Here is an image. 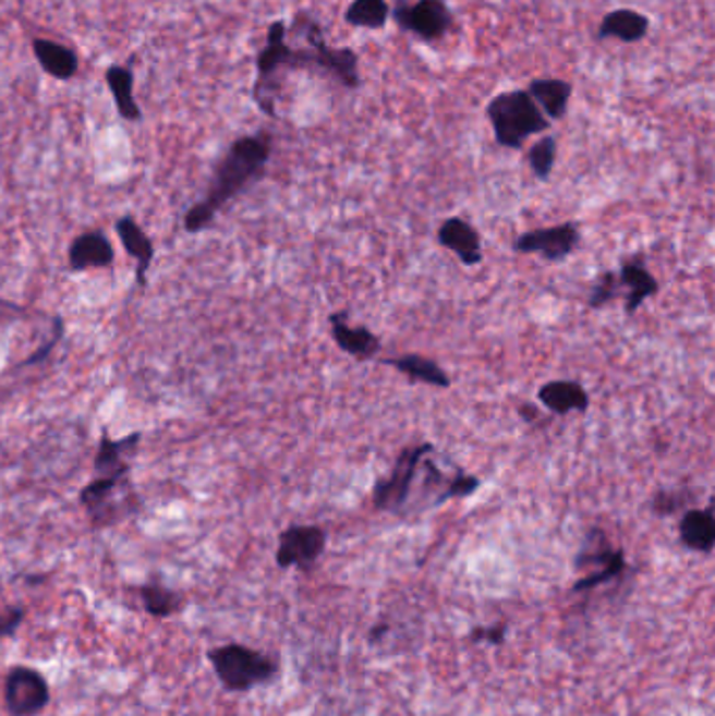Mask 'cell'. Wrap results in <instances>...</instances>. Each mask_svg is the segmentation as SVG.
I'll return each mask as SVG.
<instances>
[{
  "mask_svg": "<svg viewBox=\"0 0 715 716\" xmlns=\"http://www.w3.org/2000/svg\"><path fill=\"white\" fill-rule=\"evenodd\" d=\"M113 245L106 233L88 231L72 241L68 250L70 268L74 272H83L90 268H108L113 263Z\"/></svg>",
  "mask_w": 715,
  "mask_h": 716,
  "instance_id": "obj_17",
  "label": "cell"
},
{
  "mask_svg": "<svg viewBox=\"0 0 715 716\" xmlns=\"http://www.w3.org/2000/svg\"><path fill=\"white\" fill-rule=\"evenodd\" d=\"M116 233L122 241L126 254L131 258H135V263H137L135 275H137L138 286H145L147 270L154 263V243H152V239L147 238V233L141 229V224L131 216L118 218Z\"/></svg>",
  "mask_w": 715,
  "mask_h": 716,
  "instance_id": "obj_22",
  "label": "cell"
},
{
  "mask_svg": "<svg viewBox=\"0 0 715 716\" xmlns=\"http://www.w3.org/2000/svg\"><path fill=\"white\" fill-rule=\"evenodd\" d=\"M575 568L583 570L585 574L573 584V593H587L606 583H613L619 579L626 568V554L617 547H610L605 532L601 529H594L585 536L583 547L579 551Z\"/></svg>",
  "mask_w": 715,
  "mask_h": 716,
  "instance_id": "obj_6",
  "label": "cell"
},
{
  "mask_svg": "<svg viewBox=\"0 0 715 716\" xmlns=\"http://www.w3.org/2000/svg\"><path fill=\"white\" fill-rule=\"evenodd\" d=\"M129 477H95L81 490L83 503L93 526L106 529L120 520V505L116 501V493Z\"/></svg>",
  "mask_w": 715,
  "mask_h": 716,
  "instance_id": "obj_11",
  "label": "cell"
},
{
  "mask_svg": "<svg viewBox=\"0 0 715 716\" xmlns=\"http://www.w3.org/2000/svg\"><path fill=\"white\" fill-rule=\"evenodd\" d=\"M556 154H558V143H556V136H552V134L542 136L537 143L531 145V149L526 154V161L537 181L546 183L550 179L554 163H556Z\"/></svg>",
  "mask_w": 715,
  "mask_h": 716,
  "instance_id": "obj_27",
  "label": "cell"
},
{
  "mask_svg": "<svg viewBox=\"0 0 715 716\" xmlns=\"http://www.w3.org/2000/svg\"><path fill=\"white\" fill-rule=\"evenodd\" d=\"M24 618H26V610L22 606H13V608L0 611V639L15 635L17 629L22 627Z\"/></svg>",
  "mask_w": 715,
  "mask_h": 716,
  "instance_id": "obj_32",
  "label": "cell"
},
{
  "mask_svg": "<svg viewBox=\"0 0 715 716\" xmlns=\"http://www.w3.org/2000/svg\"><path fill=\"white\" fill-rule=\"evenodd\" d=\"M487 120L499 147L521 149L533 134L550 131L552 122L524 88L496 95L487 106Z\"/></svg>",
  "mask_w": 715,
  "mask_h": 716,
  "instance_id": "obj_3",
  "label": "cell"
},
{
  "mask_svg": "<svg viewBox=\"0 0 715 716\" xmlns=\"http://www.w3.org/2000/svg\"><path fill=\"white\" fill-rule=\"evenodd\" d=\"M0 308L13 311V313H24V308H22V306H17V304H11V302H7V300H2V298H0Z\"/></svg>",
  "mask_w": 715,
  "mask_h": 716,
  "instance_id": "obj_35",
  "label": "cell"
},
{
  "mask_svg": "<svg viewBox=\"0 0 715 716\" xmlns=\"http://www.w3.org/2000/svg\"><path fill=\"white\" fill-rule=\"evenodd\" d=\"M51 704L47 679L32 666H13L4 679V706L11 716L40 715Z\"/></svg>",
  "mask_w": 715,
  "mask_h": 716,
  "instance_id": "obj_8",
  "label": "cell"
},
{
  "mask_svg": "<svg viewBox=\"0 0 715 716\" xmlns=\"http://www.w3.org/2000/svg\"><path fill=\"white\" fill-rule=\"evenodd\" d=\"M208 663L220 685L231 693H246L271 683L279 672L276 658L242 643H227L208 652Z\"/></svg>",
  "mask_w": 715,
  "mask_h": 716,
  "instance_id": "obj_4",
  "label": "cell"
},
{
  "mask_svg": "<svg viewBox=\"0 0 715 716\" xmlns=\"http://www.w3.org/2000/svg\"><path fill=\"white\" fill-rule=\"evenodd\" d=\"M678 536L688 551L710 556L715 547L714 505L710 503L705 509H687L678 524Z\"/></svg>",
  "mask_w": 715,
  "mask_h": 716,
  "instance_id": "obj_15",
  "label": "cell"
},
{
  "mask_svg": "<svg viewBox=\"0 0 715 716\" xmlns=\"http://www.w3.org/2000/svg\"><path fill=\"white\" fill-rule=\"evenodd\" d=\"M138 597L143 602V608L152 618H170L183 608V597L177 591L156 581L141 584Z\"/></svg>",
  "mask_w": 715,
  "mask_h": 716,
  "instance_id": "obj_25",
  "label": "cell"
},
{
  "mask_svg": "<svg viewBox=\"0 0 715 716\" xmlns=\"http://www.w3.org/2000/svg\"><path fill=\"white\" fill-rule=\"evenodd\" d=\"M540 402L554 413V415H569V413H585L590 406L587 390L573 379H554L546 381L537 390Z\"/></svg>",
  "mask_w": 715,
  "mask_h": 716,
  "instance_id": "obj_19",
  "label": "cell"
},
{
  "mask_svg": "<svg viewBox=\"0 0 715 716\" xmlns=\"http://www.w3.org/2000/svg\"><path fill=\"white\" fill-rule=\"evenodd\" d=\"M621 293V283L615 270H606L603 272L596 283L592 286V292L587 295V306L590 308H603L606 304H610L617 295Z\"/></svg>",
  "mask_w": 715,
  "mask_h": 716,
  "instance_id": "obj_29",
  "label": "cell"
},
{
  "mask_svg": "<svg viewBox=\"0 0 715 716\" xmlns=\"http://www.w3.org/2000/svg\"><path fill=\"white\" fill-rule=\"evenodd\" d=\"M63 333H65V325H63V318L56 317V320H53V333H51V338H49L45 344L38 345V348H36V350L29 354L26 361H22V363L17 365V369H26V367H34V365H40V363H45V361L49 359V354L56 350L57 344L61 342Z\"/></svg>",
  "mask_w": 715,
  "mask_h": 716,
  "instance_id": "obj_30",
  "label": "cell"
},
{
  "mask_svg": "<svg viewBox=\"0 0 715 716\" xmlns=\"http://www.w3.org/2000/svg\"><path fill=\"white\" fill-rule=\"evenodd\" d=\"M383 363L403 373L410 381H415V384H426V386H433L439 390L451 388V379L447 372L440 367L437 361H433L428 356L401 354V356H392V359H383Z\"/></svg>",
  "mask_w": 715,
  "mask_h": 716,
  "instance_id": "obj_23",
  "label": "cell"
},
{
  "mask_svg": "<svg viewBox=\"0 0 715 716\" xmlns=\"http://www.w3.org/2000/svg\"><path fill=\"white\" fill-rule=\"evenodd\" d=\"M292 72L319 74L347 90H358L363 82L359 54L349 47H331L322 24L306 11L296 13L290 27L283 20L271 22L265 45L256 54L252 99L265 116L279 118L277 106L283 97V80Z\"/></svg>",
  "mask_w": 715,
  "mask_h": 716,
  "instance_id": "obj_1",
  "label": "cell"
},
{
  "mask_svg": "<svg viewBox=\"0 0 715 716\" xmlns=\"http://www.w3.org/2000/svg\"><path fill=\"white\" fill-rule=\"evenodd\" d=\"M435 451L431 442L412 445L399 452L395 465L385 480L374 486L372 503L376 511L392 513V515H408V507L412 503L413 484L417 480V470L424 454Z\"/></svg>",
  "mask_w": 715,
  "mask_h": 716,
  "instance_id": "obj_5",
  "label": "cell"
},
{
  "mask_svg": "<svg viewBox=\"0 0 715 716\" xmlns=\"http://www.w3.org/2000/svg\"><path fill=\"white\" fill-rule=\"evenodd\" d=\"M32 53L40 63L43 72L59 82H70L81 70V59L74 49L59 45L49 38H34Z\"/></svg>",
  "mask_w": 715,
  "mask_h": 716,
  "instance_id": "obj_20",
  "label": "cell"
},
{
  "mask_svg": "<svg viewBox=\"0 0 715 716\" xmlns=\"http://www.w3.org/2000/svg\"><path fill=\"white\" fill-rule=\"evenodd\" d=\"M390 20L388 0H353L344 11V22L359 29H385Z\"/></svg>",
  "mask_w": 715,
  "mask_h": 716,
  "instance_id": "obj_26",
  "label": "cell"
},
{
  "mask_svg": "<svg viewBox=\"0 0 715 716\" xmlns=\"http://www.w3.org/2000/svg\"><path fill=\"white\" fill-rule=\"evenodd\" d=\"M330 329L334 342L342 352L358 361H372L380 352V338L372 333L367 327H355L347 311H338L330 315Z\"/></svg>",
  "mask_w": 715,
  "mask_h": 716,
  "instance_id": "obj_12",
  "label": "cell"
},
{
  "mask_svg": "<svg viewBox=\"0 0 715 716\" xmlns=\"http://www.w3.org/2000/svg\"><path fill=\"white\" fill-rule=\"evenodd\" d=\"M106 82L110 88L116 111L126 122H141L143 111L135 99V74L131 68L113 63L106 70Z\"/></svg>",
  "mask_w": 715,
  "mask_h": 716,
  "instance_id": "obj_24",
  "label": "cell"
},
{
  "mask_svg": "<svg viewBox=\"0 0 715 716\" xmlns=\"http://www.w3.org/2000/svg\"><path fill=\"white\" fill-rule=\"evenodd\" d=\"M390 20L401 32L424 43H439L453 27V11L445 0H397L390 7Z\"/></svg>",
  "mask_w": 715,
  "mask_h": 716,
  "instance_id": "obj_7",
  "label": "cell"
},
{
  "mask_svg": "<svg viewBox=\"0 0 715 716\" xmlns=\"http://www.w3.org/2000/svg\"><path fill=\"white\" fill-rule=\"evenodd\" d=\"M45 581H47V574H28V577H24V583L29 584V586L43 584Z\"/></svg>",
  "mask_w": 715,
  "mask_h": 716,
  "instance_id": "obj_34",
  "label": "cell"
},
{
  "mask_svg": "<svg viewBox=\"0 0 715 716\" xmlns=\"http://www.w3.org/2000/svg\"><path fill=\"white\" fill-rule=\"evenodd\" d=\"M440 245L458 256L464 266H478L483 263V243L478 231L464 218H447L437 233Z\"/></svg>",
  "mask_w": 715,
  "mask_h": 716,
  "instance_id": "obj_13",
  "label": "cell"
},
{
  "mask_svg": "<svg viewBox=\"0 0 715 716\" xmlns=\"http://www.w3.org/2000/svg\"><path fill=\"white\" fill-rule=\"evenodd\" d=\"M508 629L504 624H492V627H476L470 631L468 639L472 643H489V645H501L506 641Z\"/></svg>",
  "mask_w": 715,
  "mask_h": 716,
  "instance_id": "obj_31",
  "label": "cell"
},
{
  "mask_svg": "<svg viewBox=\"0 0 715 716\" xmlns=\"http://www.w3.org/2000/svg\"><path fill=\"white\" fill-rule=\"evenodd\" d=\"M524 90L550 122H558L567 116L573 97V84L562 78L531 80Z\"/></svg>",
  "mask_w": 715,
  "mask_h": 716,
  "instance_id": "obj_18",
  "label": "cell"
},
{
  "mask_svg": "<svg viewBox=\"0 0 715 716\" xmlns=\"http://www.w3.org/2000/svg\"><path fill=\"white\" fill-rule=\"evenodd\" d=\"M519 415L523 417L526 424H531V422H535V420H537V409H535L533 404H521V409H519Z\"/></svg>",
  "mask_w": 715,
  "mask_h": 716,
  "instance_id": "obj_33",
  "label": "cell"
},
{
  "mask_svg": "<svg viewBox=\"0 0 715 716\" xmlns=\"http://www.w3.org/2000/svg\"><path fill=\"white\" fill-rule=\"evenodd\" d=\"M621 290H626V315L633 317L638 308L659 293V281L642 260H630L617 272Z\"/></svg>",
  "mask_w": 715,
  "mask_h": 716,
  "instance_id": "obj_21",
  "label": "cell"
},
{
  "mask_svg": "<svg viewBox=\"0 0 715 716\" xmlns=\"http://www.w3.org/2000/svg\"><path fill=\"white\" fill-rule=\"evenodd\" d=\"M328 545V534L313 524H292L279 534L276 563L281 570L311 572Z\"/></svg>",
  "mask_w": 715,
  "mask_h": 716,
  "instance_id": "obj_9",
  "label": "cell"
},
{
  "mask_svg": "<svg viewBox=\"0 0 715 716\" xmlns=\"http://www.w3.org/2000/svg\"><path fill=\"white\" fill-rule=\"evenodd\" d=\"M141 434H131L122 440H111L110 434L104 432L99 440V449L95 454V474L97 477H129L131 463L129 454L137 451Z\"/></svg>",
  "mask_w": 715,
  "mask_h": 716,
  "instance_id": "obj_16",
  "label": "cell"
},
{
  "mask_svg": "<svg viewBox=\"0 0 715 716\" xmlns=\"http://www.w3.org/2000/svg\"><path fill=\"white\" fill-rule=\"evenodd\" d=\"M274 154V136L267 131L240 136L231 143L215 170L204 199L193 204L183 218L187 233H199L213 224L217 214L252 183H256Z\"/></svg>",
  "mask_w": 715,
  "mask_h": 716,
  "instance_id": "obj_2",
  "label": "cell"
},
{
  "mask_svg": "<svg viewBox=\"0 0 715 716\" xmlns=\"http://www.w3.org/2000/svg\"><path fill=\"white\" fill-rule=\"evenodd\" d=\"M651 20L635 9L608 11L596 29L598 40H619L623 45H635L649 36Z\"/></svg>",
  "mask_w": 715,
  "mask_h": 716,
  "instance_id": "obj_14",
  "label": "cell"
},
{
  "mask_svg": "<svg viewBox=\"0 0 715 716\" xmlns=\"http://www.w3.org/2000/svg\"><path fill=\"white\" fill-rule=\"evenodd\" d=\"M581 231L578 222H560L546 229L526 231L514 239L512 250L517 254H537L548 263H562L578 250Z\"/></svg>",
  "mask_w": 715,
  "mask_h": 716,
  "instance_id": "obj_10",
  "label": "cell"
},
{
  "mask_svg": "<svg viewBox=\"0 0 715 716\" xmlns=\"http://www.w3.org/2000/svg\"><path fill=\"white\" fill-rule=\"evenodd\" d=\"M694 495L684 488H665L651 499V511L659 518H667L692 505Z\"/></svg>",
  "mask_w": 715,
  "mask_h": 716,
  "instance_id": "obj_28",
  "label": "cell"
}]
</instances>
